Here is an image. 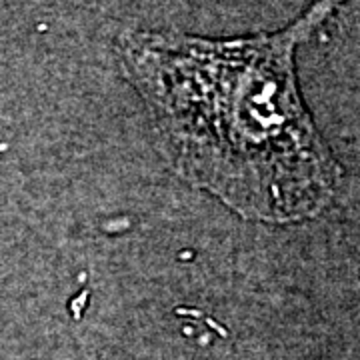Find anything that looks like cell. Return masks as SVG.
<instances>
[{"label":"cell","mask_w":360,"mask_h":360,"mask_svg":"<svg viewBox=\"0 0 360 360\" xmlns=\"http://www.w3.org/2000/svg\"><path fill=\"white\" fill-rule=\"evenodd\" d=\"M340 2L316 0L295 25L250 39L118 40L127 78L180 176L264 222L312 219L333 202L340 168L304 108L295 56Z\"/></svg>","instance_id":"cell-1"}]
</instances>
